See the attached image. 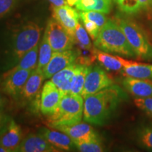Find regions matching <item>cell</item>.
I'll return each mask as SVG.
<instances>
[{"mask_svg": "<svg viewBox=\"0 0 152 152\" xmlns=\"http://www.w3.org/2000/svg\"><path fill=\"white\" fill-rule=\"evenodd\" d=\"M127 95L116 85H112L84 99L83 120L96 125H103L109 121Z\"/></svg>", "mask_w": 152, "mask_h": 152, "instance_id": "1", "label": "cell"}, {"mask_svg": "<svg viewBox=\"0 0 152 152\" xmlns=\"http://www.w3.org/2000/svg\"><path fill=\"white\" fill-rule=\"evenodd\" d=\"M42 28L36 22L28 20L12 29L8 49L9 64H16L25 54L39 44Z\"/></svg>", "mask_w": 152, "mask_h": 152, "instance_id": "2", "label": "cell"}, {"mask_svg": "<svg viewBox=\"0 0 152 152\" xmlns=\"http://www.w3.org/2000/svg\"><path fill=\"white\" fill-rule=\"evenodd\" d=\"M94 46L107 53H113L128 58L136 57L121 28L113 20H107L102 28L97 37L94 39Z\"/></svg>", "mask_w": 152, "mask_h": 152, "instance_id": "3", "label": "cell"}, {"mask_svg": "<svg viewBox=\"0 0 152 152\" xmlns=\"http://www.w3.org/2000/svg\"><path fill=\"white\" fill-rule=\"evenodd\" d=\"M84 99L81 94H66L62 97L54 113L47 118V123L52 128L77 124L82 121Z\"/></svg>", "mask_w": 152, "mask_h": 152, "instance_id": "4", "label": "cell"}, {"mask_svg": "<svg viewBox=\"0 0 152 152\" xmlns=\"http://www.w3.org/2000/svg\"><path fill=\"white\" fill-rule=\"evenodd\" d=\"M116 23L124 33L136 58L152 61V45L140 26L132 20L125 18H118Z\"/></svg>", "mask_w": 152, "mask_h": 152, "instance_id": "5", "label": "cell"}, {"mask_svg": "<svg viewBox=\"0 0 152 152\" xmlns=\"http://www.w3.org/2000/svg\"><path fill=\"white\" fill-rule=\"evenodd\" d=\"M44 36L48 40L53 52L69 50L75 45V37L70 35L54 18L47 22Z\"/></svg>", "mask_w": 152, "mask_h": 152, "instance_id": "6", "label": "cell"}, {"mask_svg": "<svg viewBox=\"0 0 152 152\" xmlns=\"http://www.w3.org/2000/svg\"><path fill=\"white\" fill-rule=\"evenodd\" d=\"M32 71L25 69H9L4 74L0 82V90L5 95L14 100H19L26 81Z\"/></svg>", "mask_w": 152, "mask_h": 152, "instance_id": "7", "label": "cell"}, {"mask_svg": "<svg viewBox=\"0 0 152 152\" xmlns=\"http://www.w3.org/2000/svg\"><path fill=\"white\" fill-rule=\"evenodd\" d=\"M112 85H113V79L100 66H90L86 75L81 96L85 99Z\"/></svg>", "mask_w": 152, "mask_h": 152, "instance_id": "8", "label": "cell"}, {"mask_svg": "<svg viewBox=\"0 0 152 152\" xmlns=\"http://www.w3.org/2000/svg\"><path fill=\"white\" fill-rule=\"evenodd\" d=\"M63 94L52 81L45 83L41 92L40 111L43 115H49L54 113L59 105Z\"/></svg>", "mask_w": 152, "mask_h": 152, "instance_id": "9", "label": "cell"}, {"mask_svg": "<svg viewBox=\"0 0 152 152\" xmlns=\"http://www.w3.org/2000/svg\"><path fill=\"white\" fill-rule=\"evenodd\" d=\"M77 53L72 49L61 52H53L52 58L43 71L45 78H51L58 71L75 63Z\"/></svg>", "mask_w": 152, "mask_h": 152, "instance_id": "10", "label": "cell"}, {"mask_svg": "<svg viewBox=\"0 0 152 152\" xmlns=\"http://www.w3.org/2000/svg\"><path fill=\"white\" fill-rule=\"evenodd\" d=\"M53 18L65 28L70 35L75 37L76 26L79 23L80 16L75 9L68 4L62 7H52Z\"/></svg>", "mask_w": 152, "mask_h": 152, "instance_id": "11", "label": "cell"}, {"mask_svg": "<svg viewBox=\"0 0 152 152\" xmlns=\"http://www.w3.org/2000/svg\"><path fill=\"white\" fill-rule=\"evenodd\" d=\"M51 144L40 133L30 134L22 140L19 152H56L59 151Z\"/></svg>", "mask_w": 152, "mask_h": 152, "instance_id": "12", "label": "cell"}, {"mask_svg": "<svg viewBox=\"0 0 152 152\" xmlns=\"http://www.w3.org/2000/svg\"><path fill=\"white\" fill-rule=\"evenodd\" d=\"M54 128L66 133L73 141H85L99 137L94 128L86 123L80 122L73 125L56 126Z\"/></svg>", "mask_w": 152, "mask_h": 152, "instance_id": "13", "label": "cell"}, {"mask_svg": "<svg viewBox=\"0 0 152 152\" xmlns=\"http://www.w3.org/2000/svg\"><path fill=\"white\" fill-rule=\"evenodd\" d=\"M122 84L125 90L136 98L152 97V79L125 77Z\"/></svg>", "mask_w": 152, "mask_h": 152, "instance_id": "14", "label": "cell"}, {"mask_svg": "<svg viewBox=\"0 0 152 152\" xmlns=\"http://www.w3.org/2000/svg\"><path fill=\"white\" fill-rule=\"evenodd\" d=\"M22 140L21 128L11 119L7 128L0 134V144L9 149L11 152H17Z\"/></svg>", "mask_w": 152, "mask_h": 152, "instance_id": "15", "label": "cell"}, {"mask_svg": "<svg viewBox=\"0 0 152 152\" xmlns=\"http://www.w3.org/2000/svg\"><path fill=\"white\" fill-rule=\"evenodd\" d=\"M39 133L42 135L51 144L60 151H71L75 147L73 140L66 133L57 130H53L47 128H42Z\"/></svg>", "mask_w": 152, "mask_h": 152, "instance_id": "16", "label": "cell"}, {"mask_svg": "<svg viewBox=\"0 0 152 152\" xmlns=\"http://www.w3.org/2000/svg\"><path fill=\"white\" fill-rule=\"evenodd\" d=\"M45 79L42 71L38 69L37 68L33 70L28 80L26 81L20 99L23 102H32L39 93V90Z\"/></svg>", "mask_w": 152, "mask_h": 152, "instance_id": "17", "label": "cell"}, {"mask_svg": "<svg viewBox=\"0 0 152 152\" xmlns=\"http://www.w3.org/2000/svg\"><path fill=\"white\" fill-rule=\"evenodd\" d=\"M77 64L73 63L51 77L52 82L61 92L63 96L71 93V87L75 77Z\"/></svg>", "mask_w": 152, "mask_h": 152, "instance_id": "18", "label": "cell"}, {"mask_svg": "<svg viewBox=\"0 0 152 152\" xmlns=\"http://www.w3.org/2000/svg\"><path fill=\"white\" fill-rule=\"evenodd\" d=\"M123 68L121 70L125 77L141 79H152V64L127 60L122 58Z\"/></svg>", "mask_w": 152, "mask_h": 152, "instance_id": "19", "label": "cell"}, {"mask_svg": "<svg viewBox=\"0 0 152 152\" xmlns=\"http://www.w3.org/2000/svg\"><path fill=\"white\" fill-rule=\"evenodd\" d=\"M96 59L104 68L111 71H119L123 68L122 57L113 56L96 48Z\"/></svg>", "mask_w": 152, "mask_h": 152, "instance_id": "20", "label": "cell"}, {"mask_svg": "<svg viewBox=\"0 0 152 152\" xmlns=\"http://www.w3.org/2000/svg\"><path fill=\"white\" fill-rule=\"evenodd\" d=\"M112 0H80L75 6L80 11H96L109 14Z\"/></svg>", "mask_w": 152, "mask_h": 152, "instance_id": "21", "label": "cell"}, {"mask_svg": "<svg viewBox=\"0 0 152 152\" xmlns=\"http://www.w3.org/2000/svg\"><path fill=\"white\" fill-rule=\"evenodd\" d=\"M39 44L25 54L18 61L16 66H13L12 70L25 69L33 71L37 66L38 54H39Z\"/></svg>", "mask_w": 152, "mask_h": 152, "instance_id": "22", "label": "cell"}, {"mask_svg": "<svg viewBox=\"0 0 152 152\" xmlns=\"http://www.w3.org/2000/svg\"><path fill=\"white\" fill-rule=\"evenodd\" d=\"M136 141L142 149L152 151V124H143L137 129Z\"/></svg>", "mask_w": 152, "mask_h": 152, "instance_id": "23", "label": "cell"}, {"mask_svg": "<svg viewBox=\"0 0 152 152\" xmlns=\"http://www.w3.org/2000/svg\"><path fill=\"white\" fill-rule=\"evenodd\" d=\"M90 66L80 65V64H77L75 77H74L73 85H72L70 94H81L82 91L84 87L86 75L89 72Z\"/></svg>", "mask_w": 152, "mask_h": 152, "instance_id": "24", "label": "cell"}, {"mask_svg": "<svg viewBox=\"0 0 152 152\" xmlns=\"http://www.w3.org/2000/svg\"><path fill=\"white\" fill-rule=\"evenodd\" d=\"M53 50L49 45L47 38L43 35L40 45L39 47V54H38V63L37 68L44 71L52 56Z\"/></svg>", "mask_w": 152, "mask_h": 152, "instance_id": "25", "label": "cell"}, {"mask_svg": "<svg viewBox=\"0 0 152 152\" xmlns=\"http://www.w3.org/2000/svg\"><path fill=\"white\" fill-rule=\"evenodd\" d=\"M75 148L83 152H102L104 147L100 138L97 137L85 141H73Z\"/></svg>", "mask_w": 152, "mask_h": 152, "instance_id": "26", "label": "cell"}, {"mask_svg": "<svg viewBox=\"0 0 152 152\" xmlns=\"http://www.w3.org/2000/svg\"><path fill=\"white\" fill-rule=\"evenodd\" d=\"M104 13L96 11H80L79 12L80 19H87L94 22L101 29L106 23L107 22V18Z\"/></svg>", "mask_w": 152, "mask_h": 152, "instance_id": "27", "label": "cell"}, {"mask_svg": "<svg viewBox=\"0 0 152 152\" xmlns=\"http://www.w3.org/2000/svg\"><path fill=\"white\" fill-rule=\"evenodd\" d=\"M75 40L81 45L86 47L87 49H92V45L91 42L90 37L87 34L85 27L82 26L80 23H78L76 26L75 31Z\"/></svg>", "mask_w": 152, "mask_h": 152, "instance_id": "28", "label": "cell"}, {"mask_svg": "<svg viewBox=\"0 0 152 152\" xmlns=\"http://www.w3.org/2000/svg\"><path fill=\"white\" fill-rule=\"evenodd\" d=\"M20 0H0V20L16 9Z\"/></svg>", "mask_w": 152, "mask_h": 152, "instance_id": "29", "label": "cell"}, {"mask_svg": "<svg viewBox=\"0 0 152 152\" xmlns=\"http://www.w3.org/2000/svg\"><path fill=\"white\" fill-rule=\"evenodd\" d=\"M134 102L138 109L152 118V97L136 98Z\"/></svg>", "mask_w": 152, "mask_h": 152, "instance_id": "30", "label": "cell"}, {"mask_svg": "<svg viewBox=\"0 0 152 152\" xmlns=\"http://www.w3.org/2000/svg\"><path fill=\"white\" fill-rule=\"evenodd\" d=\"M80 20L83 22L85 30H87V32L90 35L93 40H94L97 37L101 28L92 20H87V19H80Z\"/></svg>", "mask_w": 152, "mask_h": 152, "instance_id": "31", "label": "cell"}, {"mask_svg": "<svg viewBox=\"0 0 152 152\" xmlns=\"http://www.w3.org/2000/svg\"><path fill=\"white\" fill-rule=\"evenodd\" d=\"M11 120V118L6 113L4 108H0V134L7 128Z\"/></svg>", "mask_w": 152, "mask_h": 152, "instance_id": "32", "label": "cell"}, {"mask_svg": "<svg viewBox=\"0 0 152 152\" xmlns=\"http://www.w3.org/2000/svg\"><path fill=\"white\" fill-rule=\"evenodd\" d=\"M141 10H146L152 7V0H139Z\"/></svg>", "mask_w": 152, "mask_h": 152, "instance_id": "33", "label": "cell"}, {"mask_svg": "<svg viewBox=\"0 0 152 152\" xmlns=\"http://www.w3.org/2000/svg\"><path fill=\"white\" fill-rule=\"evenodd\" d=\"M49 1L52 4V7H62V6L68 4L66 0H49Z\"/></svg>", "mask_w": 152, "mask_h": 152, "instance_id": "34", "label": "cell"}, {"mask_svg": "<svg viewBox=\"0 0 152 152\" xmlns=\"http://www.w3.org/2000/svg\"><path fill=\"white\" fill-rule=\"evenodd\" d=\"M4 95L5 94H4L0 90V108H4L8 102V100Z\"/></svg>", "mask_w": 152, "mask_h": 152, "instance_id": "35", "label": "cell"}, {"mask_svg": "<svg viewBox=\"0 0 152 152\" xmlns=\"http://www.w3.org/2000/svg\"><path fill=\"white\" fill-rule=\"evenodd\" d=\"M67 1L68 4L71 7H73V6H75L76 4H77L80 0H66Z\"/></svg>", "mask_w": 152, "mask_h": 152, "instance_id": "36", "label": "cell"}, {"mask_svg": "<svg viewBox=\"0 0 152 152\" xmlns=\"http://www.w3.org/2000/svg\"><path fill=\"white\" fill-rule=\"evenodd\" d=\"M0 152H11L10 150L0 144Z\"/></svg>", "mask_w": 152, "mask_h": 152, "instance_id": "37", "label": "cell"}, {"mask_svg": "<svg viewBox=\"0 0 152 152\" xmlns=\"http://www.w3.org/2000/svg\"><path fill=\"white\" fill-rule=\"evenodd\" d=\"M116 1H117L118 3H119V2H121V1H122V0H116Z\"/></svg>", "mask_w": 152, "mask_h": 152, "instance_id": "38", "label": "cell"}]
</instances>
